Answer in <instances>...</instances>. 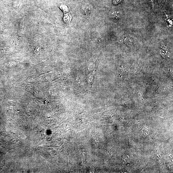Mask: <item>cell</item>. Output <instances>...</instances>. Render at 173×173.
Returning a JSON list of instances; mask_svg holds the SVG:
<instances>
[{
    "label": "cell",
    "instance_id": "cell-4",
    "mask_svg": "<svg viewBox=\"0 0 173 173\" xmlns=\"http://www.w3.org/2000/svg\"><path fill=\"white\" fill-rule=\"evenodd\" d=\"M120 1V0H113V3L114 4L116 5L119 3Z\"/></svg>",
    "mask_w": 173,
    "mask_h": 173
},
{
    "label": "cell",
    "instance_id": "cell-3",
    "mask_svg": "<svg viewBox=\"0 0 173 173\" xmlns=\"http://www.w3.org/2000/svg\"><path fill=\"white\" fill-rule=\"evenodd\" d=\"M110 16L113 18H118L121 17L122 16V14L121 11H116L112 12L110 14Z\"/></svg>",
    "mask_w": 173,
    "mask_h": 173
},
{
    "label": "cell",
    "instance_id": "cell-1",
    "mask_svg": "<svg viewBox=\"0 0 173 173\" xmlns=\"http://www.w3.org/2000/svg\"><path fill=\"white\" fill-rule=\"evenodd\" d=\"M59 7L64 14V21L66 24L70 23L72 21V17L68 6L65 4H61Z\"/></svg>",
    "mask_w": 173,
    "mask_h": 173
},
{
    "label": "cell",
    "instance_id": "cell-2",
    "mask_svg": "<svg viewBox=\"0 0 173 173\" xmlns=\"http://www.w3.org/2000/svg\"><path fill=\"white\" fill-rule=\"evenodd\" d=\"M81 9L82 12L84 14L89 15L92 12L93 7L90 4L84 3L82 5Z\"/></svg>",
    "mask_w": 173,
    "mask_h": 173
}]
</instances>
